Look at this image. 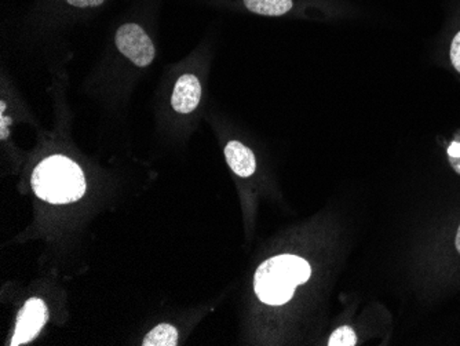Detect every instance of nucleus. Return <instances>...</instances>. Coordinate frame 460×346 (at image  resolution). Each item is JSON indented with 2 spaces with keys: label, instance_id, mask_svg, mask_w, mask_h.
<instances>
[{
  "label": "nucleus",
  "instance_id": "nucleus-1",
  "mask_svg": "<svg viewBox=\"0 0 460 346\" xmlns=\"http://www.w3.org/2000/svg\"><path fill=\"white\" fill-rule=\"evenodd\" d=\"M312 275L309 263L296 255L284 254L270 258L255 272V294L263 304H287L296 288L306 283Z\"/></svg>",
  "mask_w": 460,
  "mask_h": 346
},
{
  "label": "nucleus",
  "instance_id": "nucleus-2",
  "mask_svg": "<svg viewBox=\"0 0 460 346\" xmlns=\"http://www.w3.org/2000/svg\"><path fill=\"white\" fill-rule=\"evenodd\" d=\"M36 196L53 205H68L86 193V178L76 163L54 155L39 163L32 175Z\"/></svg>",
  "mask_w": 460,
  "mask_h": 346
},
{
  "label": "nucleus",
  "instance_id": "nucleus-3",
  "mask_svg": "<svg viewBox=\"0 0 460 346\" xmlns=\"http://www.w3.org/2000/svg\"><path fill=\"white\" fill-rule=\"evenodd\" d=\"M116 46L124 57L131 59L139 68L152 64L156 54L148 33L137 24H124L119 28L116 32Z\"/></svg>",
  "mask_w": 460,
  "mask_h": 346
},
{
  "label": "nucleus",
  "instance_id": "nucleus-4",
  "mask_svg": "<svg viewBox=\"0 0 460 346\" xmlns=\"http://www.w3.org/2000/svg\"><path fill=\"white\" fill-rule=\"evenodd\" d=\"M49 320V309L40 298H31L25 302L15 323L14 335L10 345L18 346L31 342L38 337Z\"/></svg>",
  "mask_w": 460,
  "mask_h": 346
},
{
  "label": "nucleus",
  "instance_id": "nucleus-5",
  "mask_svg": "<svg viewBox=\"0 0 460 346\" xmlns=\"http://www.w3.org/2000/svg\"><path fill=\"white\" fill-rule=\"evenodd\" d=\"M201 100L200 80L195 75H183L178 79L172 92V105L178 113H190Z\"/></svg>",
  "mask_w": 460,
  "mask_h": 346
},
{
  "label": "nucleus",
  "instance_id": "nucleus-6",
  "mask_svg": "<svg viewBox=\"0 0 460 346\" xmlns=\"http://www.w3.org/2000/svg\"><path fill=\"white\" fill-rule=\"evenodd\" d=\"M225 157L227 164L234 174L247 178L254 174L257 169V160L250 148L243 146L242 142L230 141L225 146Z\"/></svg>",
  "mask_w": 460,
  "mask_h": 346
},
{
  "label": "nucleus",
  "instance_id": "nucleus-7",
  "mask_svg": "<svg viewBox=\"0 0 460 346\" xmlns=\"http://www.w3.org/2000/svg\"><path fill=\"white\" fill-rule=\"evenodd\" d=\"M244 6L248 12L254 14L279 17L292 9V0H244Z\"/></svg>",
  "mask_w": 460,
  "mask_h": 346
},
{
  "label": "nucleus",
  "instance_id": "nucleus-8",
  "mask_svg": "<svg viewBox=\"0 0 460 346\" xmlns=\"http://www.w3.org/2000/svg\"><path fill=\"white\" fill-rule=\"evenodd\" d=\"M178 342V332L174 325L162 323L156 325L148 335L144 338V346H175Z\"/></svg>",
  "mask_w": 460,
  "mask_h": 346
},
{
  "label": "nucleus",
  "instance_id": "nucleus-9",
  "mask_svg": "<svg viewBox=\"0 0 460 346\" xmlns=\"http://www.w3.org/2000/svg\"><path fill=\"white\" fill-rule=\"evenodd\" d=\"M358 343V337L349 325H342L335 330L328 340V346H354Z\"/></svg>",
  "mask_w": 460,
  "mask_h": 346
},
{
  "label": "nucleus",
  "instance_id": "nucleus-10",
  "mask_svg": "<svg viewBox=\"0 0 460 346\" xmlns=\"http://www.w3.org/2000/svg\"><path fill=\"white\" fill-rule=\"evenodd\" d=\"M448 159L455 172L460 174V130L455 134L451 146H448Z\"/></svg>",
  "mask_w": 460,
  "mask_h": 346
},
{
  "label": "nucleus",
  "instance_id": "nucleus-11",
  "mask_svg": "<svg viewBox=\"0 0 460 346\" xmlns=\"http://www.w3.org/2000/svg\"><path fill=\"white\" fill-rule=\"evenodd\" d=\"M449 59L455 71L460 74V30L455 33L449 46Z\"/></svg>",
  "mask_w": 460,
  "mask_h": 346
},
{
  "label": "nucleus",
  "instance_id": "nucleus-12",
  "mask_svg": "<svg viewBox=\"0 0 460 346\" xmlns=\"http://www.w3.org/2000/svg\"><path fill=\"white\" fill-rule=\"evenodd\" d=\"M69 4L80 9H86V7H97L105 2V0H66Z\"/></svg>",
  "mask_w": 460,
  "mask_h": 346
},
{
  "label": "nucleus",
  "instance_id": "nucleus-13",
  "mask_svg": "<svg viewBox=\"0 0 460 346\" xmlns=\"http://www.w3.org/2000/svg\"><path fill=\"white\" fill-rule=\"evenodd\" d=\"M9 123L10 119H6L4 115H2V139L6 138L7 134H9L6 130V126L9 125Z\"/></svg>",
  "mask_w": 460,
  "mask_h": 346
},
{
  "label": "nucleus",
  "instance_id": "nucleus-14",
  "mask_svg": "<svg viewBox=\"0 0 460 346\" xmlns=\"http://www.w3.org/2000/svg\"><path fill=\"white\" fill-rule=\"evenodd\" d=\"M455 246H456L457 253L460 254V226L457 229L456 239H455Z\"/></svg>",
  "mask_w": 460,
  "mask_h": 346
}]
</instances>
